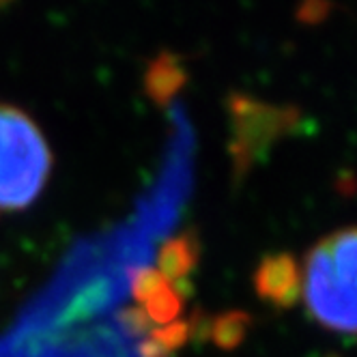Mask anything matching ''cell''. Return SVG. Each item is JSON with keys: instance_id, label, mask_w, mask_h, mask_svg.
Here are the masks:
<instances>
[{"instance_id": "obj_1", "label": "cell", "mask_w": 357, "mask_h": 357, "mask_svg": "<svg viewBox=\"0 0 357 357\" xmlns=\"http://www.w3.org/2000/svg\"><path fill=\"white\" fill-rule=\"evenodd\" d=\"M297 291L321 327L357 334V226L340 228L308 250Z\"/></svg>"}, {"instance_id": "obj_2", "label": "cell", "mask_w": 357, "mask_h": 357, "mask_svg": "<svg viewBox=\"0 0 357 357\" xmlns=\"http://www.w3.org/2000/svg\"><path fill=\"white\" fill-rule=\"evenodd\" d=\"M52 151L31 114L0 101V213L31 207L41 194Z\"/></svg>"}]
</instances>
